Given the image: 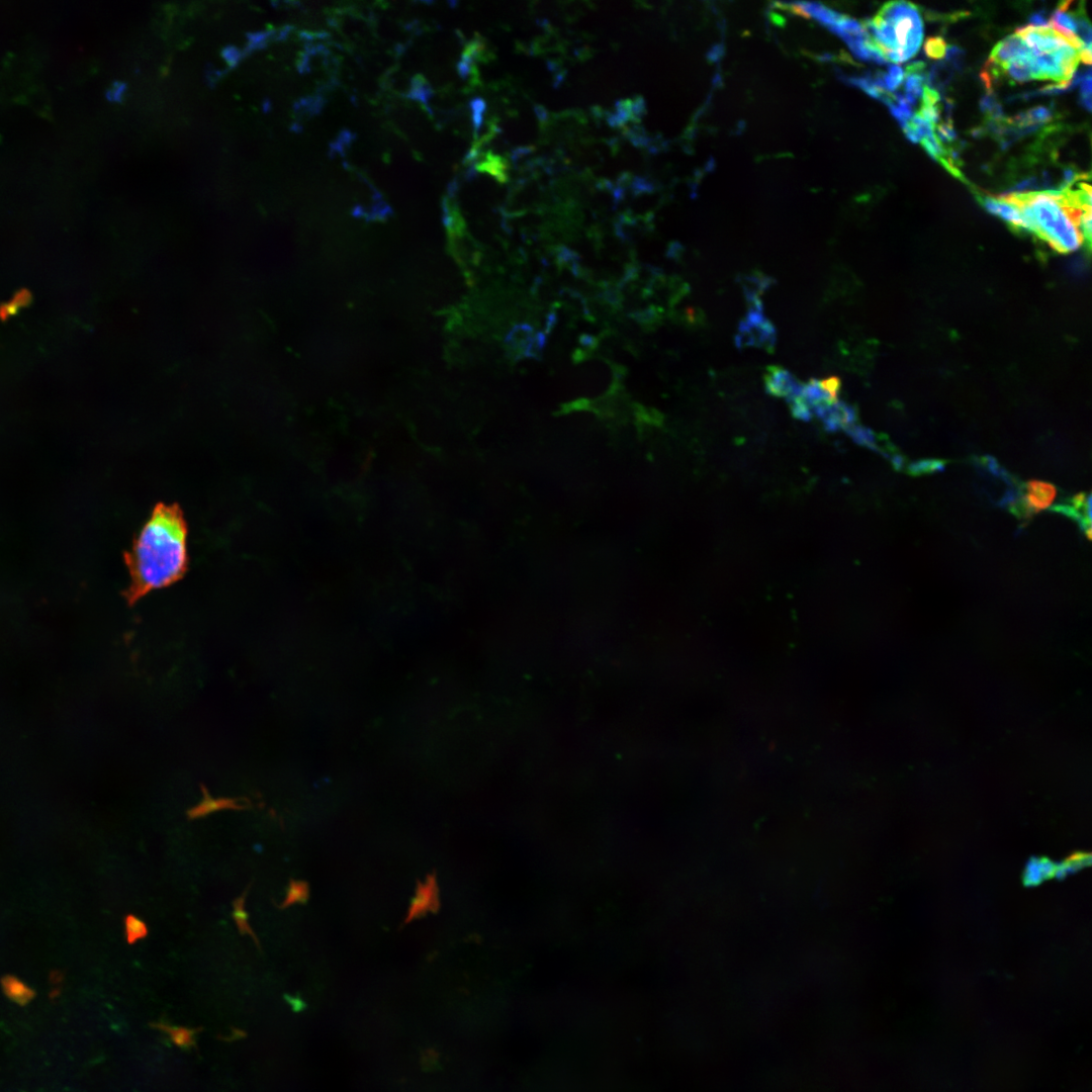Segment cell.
<instances>
[{
  "label": "cell",
  "mask_w": 1092,
  "mask_h": 1092,
  "mask_svg": "<svg viewBox=\"0 0 1092 1092\" xmlns=\"http://www.w3.org/2000/svg\"><path fill=\"white\" fill-rule=\"evenodd\" d=\"M188 526L177 503H158L124 553L129 585L126 598L134 602L150 592L179 581L187 572Z\"/></svg>",
  "instance_id": "6da1fadb"
},
{
  "label": "cell",
  "mask_w": 1092,
  "mask_h": 1092,
  "mask_svg": "<svg viewBox=\"0 0 1092 1092\" xmlns=\"http://www.w3.org/2000/svg\"><path fill=\"white\" fill-rule=\"evenodd\" d=\"M1015 205L1022 214L1025 230L1034 233L1061 253L1077 251L1085 243L1080 218L1091 207H1083L1071 187L1039 192L1010 193L1000 196Z\"/></svg>",
  "instance_id": "7a4b0ae2"
},
{
  "label": "cell",
  "mask_w": 1092,
  "mask_h": 1092,
  "mask_svg": "<svg viewBox=\"0 0 1092 1092\" xmlns=\"http://www.w3.org/2000/svg\"><path fill=\"white\" fill-rule=\"evenodd\" d=\"M866 50L872 61L903 63L917 54L923 38V21L916 5L908 1L886 3L872 20L861 24Z\"/></svg>",
  "instance_id": "3957f363"
},
{
  "label": "cell",
  "mask_w": 1092,
  "mask_h": 1092,
  "mask_svg": "<svg viewBox=\"0 0 1092 1092\" xmlns=\"http://www.w3.org/2000/svg\"><path fill=\"white\" fill-rule=\"evenodd\" d=\"M776 340V330L763 315L762 309H749L739 324L735 337L738 348L756 347L767 351L775 347Z\"/></svg>",
  "instance_id": "277c9868"
},
{
  "label": "cell",
  "mask_w": 1092,
  "mask_h": 1092,
  "mask_svg": "<svg viewBox=\"0 0 1092 1092\" xmlns=\"http://www.w3.org/2000/svg\"><path fill=\"white\" fill-rule=\"evenodd\" d=\"M439 889L436 875L430 874L424 882H418L416 894L410 905L404 923L425 916L429 912L435 913L439 910Z\"/></svg>",
  "instance_id": "5b68a950"
},
{
  "label": "cell",
  "mask_w": 1092,
  "mask_h": 1092,
  "mask_svg": "<svg viewBox=\"0 0 1092 1092\" xmlns=\"http://www.w3.org/2000/svg\"><path fill=\"white\" fill-rule=\"evenodd\" d=\"M1031 58V50L1015 32L999 41L991 52L989 62L996 68H1005L1011 62Z\"/></svg>",
  "instance_id": "8992f818"
},
{
  "label": "cell",
  "mask_w": 1092,
  "mask_h": 1092,
  "mask_svg": "<svg viewBox=\"0 0 1092 1092\" xmlns=\"http://www.w3.org/2000/svg\"><path fill=\"white\" fill-rule=\"evenodd\" d=\"M1057 495L1056 487L1044 481L1030 480L1025 484L1022 510L1030 516L1049 508Z\"/></svg>",
  "instance_id": "52a82bcc"
},
{
  "label": "cell",
  "mask_w": 1092,
  "mask_h": 1092,
  "mask_svg": "<svg viewBox=\"0 0 1092 1092\" xmlns=\"http://www.w3.org/2000/svg\"><path fill=\"white\" fill-rule=\"evenodd\" d=\"M764 382L769 393L789 399L802 391L803 385L789 371L770 366L764 375Z\"/></svg>",
  "instance_id": "ba28073f"
},
{
  "label": "cell",
  "mask_w": 1092,
  "mask_h": 1092,
  "mask_svg": "<svg viewBox=\"0 0 1092 1092\" xmlns=\"http://www.w3.org/2000/svg\"><path fill=\"white\" fill-rule=\"evenodd\" d=\"M451 251L453 257L464 268L476 266L481 257L477 243L464 231L451 234Z\"/></svg>",
  "instance_id": "9c48e42d"
},
{
  "label": "cell",
  "mask_w": 1092,
  "mask_h": 1092,
  "mask_svg": "<svg viewBox=\"0 0 1092 1092\" xmlns=\"http://www.w3.org/2000/svg\"><path fill=\"white\" fill-rule=\"evenodd\" d=\"M979 200L989 212L1004 219L1010 225L1018 229H1025V222L1021 212L1012 203L1001 197L995 198L991 196H979Z\"/></svg>",
  "instance_id": "30bf717a"
},
{
  "label": "cell",
  "mask_w": 1092,
  "mask_h": 1092,
  "mask_svg": "<svg viewBox=\"0 0 1092 1092\" xmlns=\"http://www.w3.org/2000/svg\"><path fill=\"white\" fill-rule=\"evenodd\" d=\"M772 280L759 272H751L739 277V284L744 292L749 308H762L760 295L768 289Z\"/></svg>",
  "instance_id": "8fae6325"
},
{
  "label": "cell",
  "mask_w": 1092,
  "mask_h": 1092,
  "mask_svg": "<svg viewBox=\"0 0 1092 1092\" xmlns=\"http://www.w3.org/2000/svg\"><path fill=\"white\" fill-rule=\"evenodd\" d=\"M534 334L533 328L528 324H518L514 326L505 339L508 356L514 360H519L524 357V352Z\"/></svg>",
  "instance_id": "7c38bea8"
},
{
  "label": "cell",
  "mask_w": 1092,
  "mask_h": 1092,
  "mask_svg": "<svg viewBox=\"0 0 1092 1092\" xmlns=\"http://www.w3.org/2000/svg\"><path fill=\"white\" fill-rule=\"evenodd\" d=\"M1057 864L1046 857L1031 858L1024 871L1023 881L1027 886L1037 885L1055 876Z\"/></svg>",
  "instance_id": "4fadbf2b"
},
{
  "label": "cell",
  "mask_w": 1092,
  "mask_h": 1092,
  "mask_svg": "<svg viewBox=\"0 0 1092 1092\" xmlns=\"http://www.w3.org/2000/svg\"><path fill=\"white\" fill-rule=\"evenodd\" d=\"M248 889H246L237 899L233 901V918L238 926L241 934H249L256 945L260 947V942L254 933L253 929L248 923V913L245 910V900Z\"/></svg>",
  "instance_id": "5bb4252c"
},
{
  "label": "cell",
  "mask_w": 1092,
  "mask_h": 1092,
  "mask_svg": "<svg viewBox=\"0 0 1092 1092\" xmlns=\"http://www.w3.org/2000/svg\"><path fill=\"white\" fill-rule=\"evenodd\" d=\"M309 896L308 884L304 881L290 880L286 897L280 908H286L295 903H305Z\"/></svg>",
  "instance_id": "9a60e30c"
},
{
  "label": "cell",
  "mask_w": 1092,
  "mask_h": 1092,
  "mask_svg": "<svg viewBox=\"0 0 1092 1092\" xmlns=\"http://www.w3.org/2000/svg\"><path fill=\"white\" fill-rule=\"evenodd\" d=\"M1090 863V855L1085 853H1077L1068 857L1061 864H1057L1055 876L1058 878H1064L1070 873H1074L1086 864Z\"/></svg>",
  "instance_id": "2e32d148"
},
{
  "label": "cell",
  "mask_w": 1092,
  "mask_h": 1092,
  "mask_svg": "<svg viewBox=\"0 0 1092 1092\" xmlns=\"http://www.w3.org/2000/svg\"><path fill=\"white\" fill-rule=\"evenodd\" d=\"M125 935L129 944L134 943L136 940L144 938L148 934V927L146 923L132 914H128L125 917Z\"/></svg>",
  "instance_id": "e0dca14e"
},
{
  "label": "cell",
  "mask_w": 1092,
  "mask_h": 1092,
  "mask_svg": "<svg viewBox=\"0 0 1092 1092\" xmlns=\"http://www.w3.org/2000/svg\"><path fill=\"white\" fill-rule=\"evenodd\" d=\"M924 78L920 73H907L905 80L906 95L904 96L908 104L915 103V100L922 93V84Z\"/></svg>",
  "instance_id": "ac0fdd59"
},
{
  "label": "cell",
  "mask_w": 1092,
  "mask_h": 1092,
  "mask_svg": "<svg viewBox=\"0 0 1092 1092\" xmlns=\"http://www.w3.org/2000/svg\"><path fill=\"white\" fill-rule=\"evenodd\" d=\"M225 807H234V804L232 803V801H215L211 799H206L196 808L190 810L188 814L190 818H196L214 810Z\"/></svg>",
  "instance_id": "d6986e66"
},
{
  "label": "cell",
  "mask_w": 1092,
  "mask_h": 1092,
  "mask_svg": "<svg viewBox=\"0 0 1092 1092\" xmlns=\"http://www.w3.org/2000/svg\"><path fill=\"white\" fill-rule=\"evenodd\" d=\"M546 344V336L543 332L534 334L531 342L524 352V357L540 360Z\"/></svg>",
  "instance_id": "ffe728a7"
},
{
  "label": "cell",
  "mask_w": 1092,
  "mask_h": 1092,
  "mask_svg": "<svg viewBox=\"0 0 1092 1092\" xmlns=\"http://www.w3.org/2000/svg\"><path fill=\"white\" fill-rule=\"evenodd\" d=\"M924 51L929 58L941 59L946 53V43L939 36L930 37L924 44Z\"/></svg>",
  "instance_id": "44dd1931"
},
{
  "label": "cell",
  "mask_w": 1092,
  "mask_h": 1092,
  "mask_svg": "<svg viewBox=\"0 0 1092 1092\" xmlns=\"http://www.w3.org/2000/svg\"><path fill=\"white\" fill-rule=\"evenodd\" d=\"M1081 99L1087 110H1091V73L1087 71L1081 86Z\"/></svg>",
  "instance_id": "7402d4cb"
},
{
  "label": "cell",
  "mask_w": 1092,
  "mask_h": 1092,
  "mask_svg": "<svg viewBox=\"0 0 1092 1092\" xmlns=\"http://www.w3.org/2000/svg\"><path fill=\"white\" fill-rule=\"evenodd\" d=\"M124 91H125V84L122 83V82H119V81H115L107 89L105 95H106V98L109 101L118 102V101L121 100Z\"/></svg>",
  "instance_id": "603a6c76"
},
{
  "label": "cell",
  "mask_w": 1092,
  "mask_h": 1092,
  "mask_svg": "<svg viewBox=\"0 0 1092 1092\" xmlns=\"http://www.w3.org/2000/svg\"><path fill=\"white\" fill-rule=\"evenodd\" d=\"M937 139L938 141L950 142L956 138L954 130L950 123H941L937 125Z\"/></svg>",
  "instance_id": "cb8c5ba5"
},
{
  "label": "cell",
  "mask_w": 1092,
  "mask_h": 1092,
  "mask_svg": "<svg viewBox=\"0 0 1092 1092\" xmlns=\"http://www.w3.org/2000/svg\"><path fill=\"white\" fill-rule=\"evenodd\" d=\"M939 100L938 92L928 86L923 89L922 103L923 105L935 106Z\"/></svg>",
  "instance_id": "d4e9b609"
},
{
  "label": "cell",
  "mask_w": 1092,
  "mask_h": 1092,
  "mask_svg": "<svg viewBox=\"0 0 1092 1092\" xmlns=\"http://www.w3.org/2000/svg\"><path fill=\"white\" fill-rule=\"evenodd\" d=\"M243 53L234 47H228L222 51V57L230 66H235L242 58Z\"/></svg>",
  "instance_id": "484cf974"
},
{
  "label": "cell",
  "mask_w": 1092,
  "mask_h": 1092,
  "mask_svg": "<svg viewBox=\"0 0 1092 1092\" xmlns=\"http://www.w3.org/2000/svg\"><path fill=\"white\" fill-rule=\"evenodd\" d=\"M684 253V248L679 244L671 243L666 251V256L674 261L679 262L682 258Z\"/></svg>",
  "instance_id": "4316f807"
}]
</instances>
